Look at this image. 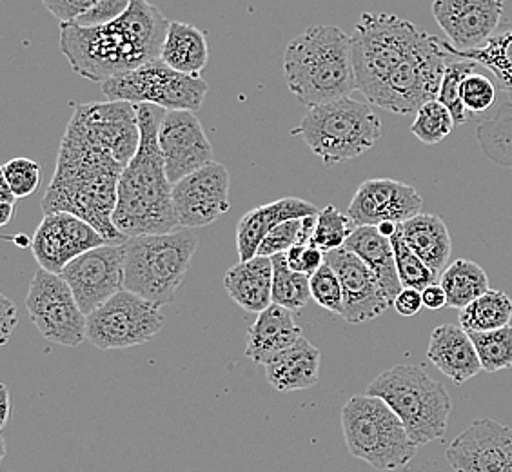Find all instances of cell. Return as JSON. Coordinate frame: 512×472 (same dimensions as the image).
<instances>
[{"label":"cell","instance_id":"1","mask_svg":"<svg viewBox=\"0 0 512 472\" xmlns=\"http://www.w3.org/2000/svg\"><path fill=\"white\" fill-rule=\"evenodd\" d=\"M140 124L135 104H77L60 140L57 168L42 198V211H66L89 222L108 244L128 238L113 224L124 169L137 153Z\"/></svg>","mask_w":512,"mask_h":472},{"label":"cell","instance_id":"2","mask_svg":"<svg viewBox=\"0 0 512 472\" xmlns=\"http://www.w3.org/2000/svg\"><path fill=\"white\" fill-rule=\"evenodd\" d=\"M169 20L148 0H129L126 13L109 24L82 28L60 24V50L82 79L104 84L160 59Z\"/></svg>","mask_w":512,"mask_h":472},{"label":"cell","instance_id":"3","mask_svg":"<svg viewBox=\"0 0 512 472\" xmlns=\"http://www.w3.org/2000/svg\"><path fill=\"white\" fill-rule=\"evenodd\" d=\"M140 144L120 177L113 224L126 238L171 233L178 226L173 207V184L158 148V129L164 113L155 106H137Z\"/></svg>","mask_w":512,"mask_h":472},{"label":"cell","instance_id":"4","mask_svg":"<svg viewBox=\"0 0 512 472\" xmlns=\"http://www.w3.org/2000/svg\"><path fill=\"white\" fill-rule=\"evenodd\" d=\"M287 88L307 109L349 97L358 89L353 37L336 26L316 24L287 44Z\"/></svg>","mask_w":512,"mask_h":472},{"label":"cell","instance_id":"5","mask_svg":"<svg viewBox=\"0 0 512 472\" xmlns=\"http://www.w3.org/2000/svg\"><path fill=\"white\" fill-rule=\"evenodd\" d=\"M198 238L193 229L180 227L162 235L128 238L124 251V289L151 304H171L188 275Z\"/></svg>","mask_w":512,"mask_h":472},{"label":"cell","instance_id":"6","mask_svg":"<svg viewBox=\"0 0 512 472\" xmlns=\"http://www.w3.org/2000/svg\"><path fill=\"white\" fill-rule=\"evenodd\" d=\"M365 394L382 398L398 414L418 447L444 440L453 411L444 385L420 365H394L367 385Z\"/></svg>","mask_w":512,"mask_h":472},{"label":"cell","instance_id":"7","mask_svg":"<svg viewBox=\"0 0 512 472\" xmlns=\"http://www.w3.org/2000/svg\"><path fill=\"white\" fill-rule=\"evenodd\" d=\"M291 135L302 138L325 166H333L375 148L382 120L369 104L345 97L307 109Z\"/></svg>","mask_w":512,"mask_h":472},{"label":"cell","instance_id":"8","mask_svg":"<svg viewBox=\"0 0 512 472\" xmlns=\"http://www.w3.org/2000/svg\"><path fill=\"white\" fill-rule=\"evenodd\" d=\"M431 33L389 13L360 15L353 37L356 84L371 104L387 79L424 46Z\"/></svg>","mask_w":512,"mask_h":472},{"label":"cell","instance_id":"9","mask_svg":"<svg viewBox=\"0 0 512 472\" xmlns=\"http://www.w3.org/2000/svg\"><path fill=\"white\" fill-rule=\"evenodd\" d=\"M342 431L349 453L376 471H400L416 456L418 445L382 398L353 396L342 409Z\"/></svg>","mask_w":512,"mask_h":472},{"label":"cell","instance_id":"10","mask_svg":"<svg viewBox=\"0 0 512 472\" xmlns=\"http://www.w3.org/2000/svg\"><path fill=\"white\" fill-rule=\"evenodd\" d=\"M102 95L109 102L148 104L166 111H193L197 113L206 100V80L191 77L169 68L162 60H151L140 68L128 71L115 79L100 84Z\"/></svg>","mask_w":512,"mask_h":472},{"label":"cell","instance_id":"11","mask_svg":"<svg viewBox=\"0 0 512 472\" xmlns=\"http://www.w3.org/2000/svg\"><path fill=\"white\" fill-rule=\"evenodd\" d=\"M26 309L40 335L51 344L79 347L88 340V316L62 275L39 267L26 296Z\"/></svg>","mask_w":512,"mask_h":472},{"label":"cell","instance_id":"12","mask_svg":"<svg viewBox=\"0 0 512 472\" xmlns=\"http://www.w3.org/2000/svg\"><path fill=\"white\" fill-rule=\"evenodd\" d=\"M449 57L444 40L429 35L424 46L387 79L371 104L396 115L416 113L429 100L438 99Z\"/></svg>","mask_w":512,"mask_h":472},{"label":"cell","instance_id":"13","mask_svg":"<svg viewBox=\"0 0 512 472\" xmlns=\"http://www.w3.org/2000/svg\"><path fill=\"white\" fill-rule=\"evenodd\" d=\"M164 324L158 305L124 289L88 316V342L102 351L137 347L153 340Z\"/></svg>","mask_w":512,"mask_h":472},{"label":"cell","instance_id":"14","mask_svg":"<svg viewBox=\"0 0 512 472\" xmlns=\"http://www.w3.org/2000/svg\"><path fill=\"white\" fill-rule=\"evenodd\" d=\"M84 315L97 311L109 298L124 291V251L122 246L95 247L71 260L62 271Z\"/></svg>","mask_w":512,"mask_h":472},{"label":"cell","instance_id":"15","mask_svg":"<svg viewBox=\"0 0 512 472\" xmlns=\"http://www.w3.org/2000/svg\"><path fill=\"white\" fill-rule=\"evenodd\" d=\"M106 244V238L89 222L66 211L44 215L31 238L39 267L55 275H62L71 260Z\"/></svg>","mask_w":512,"mask_h":472},{"label":"cell","instance_id":"16","mask_svg":"<svg viewBox=\"0 0 512 472\" xmlns=\"http://www.w3.org/2000/svg\"><path fill=\"white\" fill-rule=\"evenodd\" d=\"M229 171L211 162L173 186V207L178 226L186 229L209 226L231 209Z\"/></svg>","mask_w":512,"mask_h":472},{"label":"cell","instance_id":"17","mask_svg":"<svg viewBox=\"0 0 512 472\" xmlns=\"http://www.w3.org/2000/svg\"><path fill=\"white\" fill-rule=\"evenodd\" d=\"M453 472H512V427L483 418L454 438L445 453Z\"/></svg>","mask_w":512,"mask_h":472},{"label":"cell","instance_id":"18","mask_svg":"<svg viewBox=\"0 0 512 472\" xmlns=\"http://www.w3.org/2000/svg\"><path fill=\"white\" fill-rule=\"evenodd\" d=\"M158 148L173 186L215 162L213 146L193 111H164L158 129Z\"/></svg>","mask_w":512,"mask_h":472},{"label":"cell","instance_id":"19","mask_svg":"<svg viewBox=\"0 0 512 472\" xmlns=\"http://www.w3.org/2000/svg\"><path fill=\"white\" fill-rule=\"evenodd\" d=\"M325 264L335 269L344 291V311L342 318L347 324H365L393 305L380 286L371 267L360 256L349 249H336L325 253Z\"/></svg>","mask_w":512,"mask_h":472},{"label":"cell","instance_id":"20","mask_svg":"<svg viewBox=\"0 0 512 472\" xmlns=\"http://www.w3.org/2000/svg\"><path fill=\"white\" fill-rule=\"evenodd\" d=\"M433 17L451 48L474 51L493 39L503 17L500 0H434Z\"/></svg>","mask_w":512,"mask_h":472},{"label":"cell","instance_id":"21","mask_svg":"<svg viewBox=\"0 0 512 472\" xmlns=\"http://www.w3.org/2000/svg\"><path fill=\"white\" fill-rule=\"evenodd\" d=\"M424 198L409 184L393 178L365 180L349 204L347 215L356 226H380L384 222L404 224L422 213Z\"/></svg>","mask_w":512,"mask_h":472},{"label":"cell","instance_id":"22","mask_svg":"<svg viewBox=\"0 0 512 472\" xmlns=\"http://www.w3.org/2000/svg\"><path fill=\"white\" fill-rule=\"evenodd\" d=\"M320 209L304 198L286 197L255 207L246 213L237 226V249L240 262L258 255V249L276 226L295 218L315 217Z\"/></svg>","mask_w":512,"mask_h":472},{"label":"cell","instance_id":"23","mask_svg":"<svg viewBox=\"0 0 512 472\" xmlns=\"http://www.w3.org/2000/svg\"><path fill=\"white\" fill-rule=\"evenodd\" d=\"M427 358L458 387L483 371L473 338L460 324H444L434 329Z\"/></svg>","mask_w":512,"mask_h":472},{"label":"cell","instance_id":"24","mask_svg":"<svg viewBox=\"0 0 512 472\" xmlns=\"http://www.w3.org/2000/svg\"><path fill=\"white\" fill-rule=\"evenodd\" d=\"M291 313L286 307L273 304L256 316L246 336V356L251 362L266 365L304 336Z\"/></svg>","mask_w":512,"mask_h":472},{"label":"cell","instance_id":"25","mask_svg":"<svg viewBox=\"0 0 512 472\" xmlns=\"http://www.w3.org/2000/svg\"><path fill=\"white\" fill-rule=\"evenodd\" d=\"M320 360V349L302 336L293 347L276 354L273 360L264 365L267 382L278 393L311 389L320 378Z\"/></svg>","mask_w":512,"mask_h":472},{"label":"cell","instance_id":"26","mask_svg":"<svg viewBox=\"0 0 512 472\" xmlns=\"http://www.w3.org/2000/svg\"><path fill=\"white\" fill-rule=\"evenodd\" d=\"M227 295L246 313L260 315L273 305V260L255 256L227 269L224 276Z\"/></svg>","mask_w":512,"mask_h":472},{"label":"cell","instance_id":"27","mask_svg":"<svg viewBox=\"0 0 512 472\" xmlns=\"http://www.w3.org/2000/svg\"><path fill=\"white\" fill-rule=\"evenodd\" d=\"M344 247L360 256L371 267L385 295L394 302V298L400 295L404 287L396 269L391 238L382 235L378 227L360 226L356 227L355 233L345 242Z\"/></svg>","mask_w":512,"mask_h":472},{"label":"cell","instance_id":"28","mask_svg":"<svg viewBox=\"0 0 512 472\" xmlns=\"http://www.w3.org/2000/svg\"><path fill=\"white\" fill-rule=\"evenodd\" d=\"M400 231L407 246L411 247L436 275L440 271L444 273L453 255V240L445 226L444 218L420 213L400 224Z\"/></svg>","mask_w":512,"mask_h":472},{"label":"cell","instance_id":"29","mask_svg":"<svg viewBox=\"0 0 512 472\" xmlns=\"http://www.w3.org/2000/svg\"><path fill=\"white\" fill-rule=\"evenodd\" d=\"M209 59L206 33L188 22H169L168 33L162 44L160 60L178 73L202 77Z\"/></svg>","mask_w":512,"mask_h":472},{"label":"cell","instance_id":"30","mask_svg":"<svg viewBox=\"0 0 512 472\" xmlns=\"http://www.w3.org/2000/svg\"><path fill=\"white\" fill-rule=\"evenodd\" d=\"M489 284L491 282L485 269L473 260L465 258L451 262L440 276V286L444 287L447 295V307H453L458 311H462L463 307L485 295L491 289Z\"/></svg>","mask_w":512,"mask_h":472},{"label":"cell","instance_id":"31","mask_svg":"<svg viewBox=\"0 0 512 472\" xmlns=\"http://www.w3.org/2000/svg\"><path fill=\"white\" fill-rule=\"evenodd\" d=\"M460 325L467 333H485L511 325L512 300L498 289H489L485 295L460 311Z\"/></svg>","mask_w":512,"mask_h":472},{"label":"cell","instance_id":"32","mask_svg":"<svg viewBox=\"0 0 512 472\" xmlns=\"http://www.w3.org/2000/svg\"><path fill=\"white\" fill-rule=\"evenodd\" d=\"M444 48L449 55L458 59L473 60L493 73L500 82V88L512 100V30L494 35L483 48L474 51H456L444 40Z\"/></svg>","mask_w":512,"mask_h":472},{"label":"cell","instance_id":"33","mask_svg":"<svg viewBox=\"0 0 512 472\" xmlns=\"http://www.w3.org/2000/svg\"><path fill=\"white\" fill-rule=\"evenodd\" d=\"M273 304L289 311L304 309L311 298V276L296 273L287 264L286 253L273 258Z\"/></svg>","mask_w":512,"mask_h":472},{"label":"cell","instance_id":"34","mask_svg":"<svg viewBox=\"0 0 512 472\" xmlns=\"http://www.w3.org/2000/svg\"><path fill=\"white\" fill-rule=\"evenodd\" d=\"M478 142L483 153L496 164L512 168V100L478 126Z\"/></svg>","mask_w":512,"mask_h":472},{"label":"cell","instance_id":"35","mask_svg":"<svg viewBox=\"0 0 512 472\" xmlns=\"http://www.w3.org/2000/svg\"><path fill=\"white\" fill-rule=\"evenodd\" d=\"M485 373H498L512 367V327L485 333H469Z\"/></svg>","mask_w":512,"mask_h":472},{"label":"cell","instance_id":"36","mask_svg":"<svg viewBox=\"0 0 512 472\" xmlns=\"http://www.w3.org/2000/svg\"><path fill=\"white\" fill-rule=\"evenodd\" d=\"M356 227L358 226L353 222V218L347 213L338 211L335 206H325L316 217L315 235L311 238L309 246L316 247L324 253L342 249L345 242L355 233Z\"/></svg>","mask_w":512,"mask_h":472},{"label":"cell","instance_id":"37","mask_svg":"<svg viewBox=\"0 0 512 472\" xmlns=\"http://www.w3.org/2000/svg\"><path fill=\"white\" fill-rule=\"evenodd\" d=\"M454 124L451 111L445 108L438 99L429 100L422 108L416 111V117L411 124V133L422 144L434 146L444 142L445 138L453 133Z\"/></svg>","mask_w":512,"mask_h":472},{"label":"cell","instance_id":"38","mask_svg":"<svg viewBox=\"0 0 512 472\" xmlns=\"http://www.w3.org/2000/svg\"><path fill=\"white\" fill-rule=\"evenodd\" d=\"M478 68V64L473 60H449L445 68L442 88L438 93V100L444 104L445 108L451 111L456 126H463L469 122L471 113L465 109L462 100V84L471 73Z\"/></svg>","mask_w":512,"mask_h":472},{"label":"cell","instance_id":"39","mask_svg":"<svg viewBox=\"0 0 512 472\" xmlns=\"http://www.w3.org/2000/svg\"><path fill=\"white\" fill-rule=\"evenodd\" d=\"M391 244H393L394 260H396V269H398L402 287L424 291L425 287L434 284L436 273L414 253L411 247L407 246L400 227L391 238Z\"/></svg>","mask_w":512,"mask_h":472},{"label":"cell","instance_id":"40","mask_svg":"<svg viewBox=\"0 0 512 472\" xmlns=\"http://www.w3.org/2000/svg\"><path fill=\"white\" fill-rule=\"evenodd\" d=\"M311 298L325 311L342 316L344 291H342L340 278L329 264H324L315 275L311 276Z\"/></svg>","mask_w":512,"mask_h":472},{"label":"cell","instance_id":"41","mask_svg":"<svg viewBox=\"0 0 512 472\" xmlns=\"http://www.w3.org/2000/svg\"><path fill=\"white\" fill-rule=\"evenodd\" d=\"M0 173L17 198L30 197L40 184V166L31 158H13L2 166Z\"/></svg>","mask_w":512,"mask_h":472},{"label":"cell","instance_id":"42","mask_svg":"<svg viewBox=\"0 0 512 472\" xmlns=\"http://www.w3.org/2000/svg\"><path fill=\"white\" fill-rule=\"evenodd\" d=\"M462 100L465 109L474 113H485L487 109L493 108L496 100V86L493 80L485 77L482 73H471L462 84Z\"/></svg>","mask_w":512,"mask_h":472},{"label":"cell","instance_id":"43","mask_svg":"<svg viewBox=\"0 0 512 472\" xmlns=\"http://www.w3.org/2000/svg\"><path fill=\"white\" fill-rule=\"evenodd\" d=\"M302 220L304 218H295V220H287L284 224L276 226L264 238V242H262V246L258 249V255L256 256H269V258H273L275 255H284L291 247L296 246L298 240H300Z\"/></svg>","mask_w":512,"mask_h":472},{"label":"cell","instance_id":"44","mask_svg":"<svg viewBox=\"0 0 512 472\" xmlns=\"http://www.w3.org/2000/svg\"><path fill=\"white\" fill-rule=\"evenodd\" d=\"M129 0H100L97 6H93L88 13H84L82 17L69 22V24H77L82 28H95V26H104L113 20L122 17L128 10Z\"/></svg>","mask_w":512,"mask_h":472},{"label":"cell","instance_id":"45","mask_svg":"<svg viewBox=\"0 0 512 472\" xmlns=\"http://www.w3.org/2000/svg\"><path fill=\"white\" fill-rule=\"evenodd\" d=\"M287 264L296 271L307 276L315 275L316 271L325 264V253L313 246L296 244L286 253Z\"/></svg>","mask_w":512,"mask_h":472},{"label":"cell","instance_id":"46","mask_svg":"<svg viewBox=\"0 0 512 472\" xmlns=\"http://www.w3.org/2000/svg\"><path fill=\"white\" fill-rule=\"evenodd\" d=\"M99 2L100 0H42V4L60 24L75 22Z\"/></svg>","mask_w":512,"mask_h":472},{"label":"cell","instance_id":"47","mask_svg":"<svg viewBox=\"0 0 512 472\" xmlns=\"http://www.w3.org/2000/svg\"><path fill=\"white\" fill-rule=\"evenodd\" d=\"M393 305L398 315L416 316L418 313H420V311H422V307H424L422 291L404 287V289L400 291V295L394 298Z\"/></svg>","mask_w":512,"mask_h":472},{"label":"cell","instance_id":"48","mask_svg":"<svg viewBox=\"0 0 512 472\" xmlns=\"http://www.w3.org/2000/svg\"><path fill=\"white\" fill-rule=\"evenodd\" d=\"M19 322L17 307L6 295L0 296V344L10 342L11 333L15 331V325Z\"/></svg>","mask_w":512,"mask_h":472},{"label":"cell","instance_id":"49","mask_svg":"<svg viewBox=\"0 0 512 472\" xmlns=\"http://www.w3.org/2000/svg\"><path fill=\"white\" fill-rule=\"evenodd\" d=\"M422 300H424V307L431 311H440L447 307V295H445L444 287L440 284H431V286L425 287L422 291Z\"/></svg>","mask_w":512,"mask_h":472},{"label":"cell","instance_id":"50","mask_svg":"<svg viewBox=\"0 0 512 472\" xmlns=\"http://www.w3.org/2000/svg\"><path fill=\"white\" fill-rule=\"evenodd\" d=\"M17 197L13 195L10 184L6 182V178L2 177L0 173V202H6V204H15Z\"/></svg>","mask_w":512,"mask_h":472},{"label":"cell","instance_id":"51","mask_svg":"<svg viewBox=\"0 0 512 472\" xmlns=\"http://www.w3.org/2000/svg\"><path fill=\"white\" fill-rule=\"evenodd\" d=\"M2 389V427H6V423L10 420V391L6 385L0 387Z\"/></svg>","mask_w":512,"mask_h":472},{"label":"cell","instance_id":"52","mask_svg":"<svg viewBox=\"0 0 512 472\" xmlns=\"http://www.w3.org/2000/svg\"><path fill=\"white\" fill-rule=\"evenodd\" d=\"M13 215H15V204L0 202V226H8Z\"/></svg>","mask_w":512,"mask_h":472},{"label":"cell","instance_id":"53","mask_svg":"<svg viewBox=\"0 0 512 472\" xmlns=\"http://www.w3.org/2000/svg\"><path fill=\"white\" fill-rule=\"evenodd\" d=\"M378 227V231L382 233V235L387 236V238H393L394 233L398 231V224H393V222H384V224H380Z\"/></svg>","mask_w":512,"mask_h":472},{"label":"cell","instance_id":"54","mask_svg":"<svg viewBox=\"0 0 512 472\" xmlns=\"http://www.w3.org/2000/svg\"><path fill=\"white\" fill-rule=\"evenodd\" d=\"M500 2H503V0H500Z\"/></svg>","mask_w":512,"mask_h":472}]
</instances>
